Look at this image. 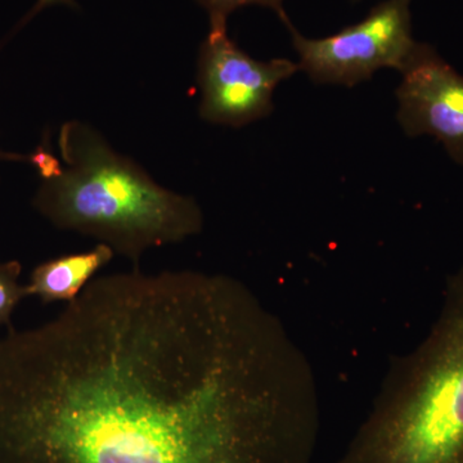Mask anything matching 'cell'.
<instances>
[{
    "mask_svg": "<svg viewBox=\"0 0 463 463\" xmlns=\"http://www.w3.org/2000/svg\"><path fill=\"white\" fill-rule=\"evenodd\" d=\"M58 147L61 161L43 146L26 157L42 179L33 206L54 227L99 240L137 265L147 250L203 231L194 197L158 184L91 125L67 121Z\"/></svg>",
    "mask_w": 463,
    "mask_h": 463,
    "instance_id": "obj_2",
    "label": "cell"
},
{
    "mask_svg": "<svg viewBox=\"0 0 463 463\" xmlns=\"http://www.w3.org/2000/svg\"><path fill=\"white\" fill-rule=\"evenodd\" d=\"M300 71L286 58L250 57L223 29H210L197 58L200 116L206 123L240 128L272 114L273 94Z\"/></svg>",
    "mask_w": 463,
    "mask_h": 463,
    "instance_id": "obj_5",
    "label": "cell"
},
{
    "mask_svg": "<svg viewBox=\"0 0 463 463\" xmlns=\"http://www.w3.org/2000/svg\"><path fill=\"white\" fill-rule=\"evenodd\" d=\"M74 5V2L72 0H38V3H36L35 7L33 8V11L30 12L29 16L26 17V20H29V18H32L35 16L38 12H41L42 9L50 7V5Z\"/></svg>",
    "mask_w": 463,
    "mask_h": 463,
    "instance_id": "obj_10",
    "label": "cell"
},
{
    "mask_svg": "<svg viewBox=\"0 0 463 463\" xmlns=\"http://www.w3.org/2000/svg\"><path fill=\"white\" fill-rule=\"evenodd\" d=\"M398 121L410 137H435L463 165V76L434 48L417 44L401 71Z\"/></svg>",
    "mask_w": 463,
    "mask_h": 463,
    "instance_id": "obj_6",
    "label": "cell"
},
{
    "mask_svg": "<svg viewBox=\"0 0 463 463\" xmlns=\"http://www.w3.org/2000/svg\"><path fill=\"white\" fill-rule=\"evenodd\" d=\"M114 250L99 243L90 251L45 261L33 269L29 285L25 286L26 297H36L43 303H71L114 259Z\"/></svg>",
    "mask_w": 463,
    "mask_h": 463,
    "instance_id": "obj_7",
    "label": "cell"
},
{
    "mask_svg": "<svg viewBox=\"0 0 463 463\" xmlns=\"http://www.w3.org/2000/svg\"><path fill=\"white\" fill-rule=\"evenodd\" d=\"M332 463H463V268L447 279L426 339L399 355Z\"/></svg>",
    "mask_w": 463,
    "mask_h": 463,
    "instance_id": "obj_3",
    "label": "cell"
},
{
    "mask_svg": "<svg viewBox=\"0 0 463 463\" xmlns=\"http://www.w3.org/2000/svg\"><path fill=\"white\" fill-rule=\"evenodd\" d=\"M354 2H356V0H354Z\"/></svg>",
    "mask_w": 463,
    "mask_h": 463,
    "instance_id": "obj_12",
    "label": "cell"
},
{
    "mask_svg": "<svg viewBox=\"0 0 463 463\" xmlns=\"http://www.w3.org/2000/svg\"><path fill=\"white\" fill-rule=\"evenodd\" d=\"M285 25L300 71L316 84L354 87L381 69L401 72L419 44L412 36L411 0L379 3L361 23L326 38H306L291 21Z\"/></svg>",
    "mask_w": 463,
    "mask_h": 463,
    "instance_id": "obj_4",
    "label": "cell"
},
{
    "mask_svg": "<svg viewBox=\"0 0 463 463\" xmlns=\"http://www.w3.org/2000/svg\"><path fill=\"white\" fill-rule=\"evenodd\" d=\"M312 365L245 283L96 277L0 340V463H312Z\"/></svg>",
    "mask_w": 463,
    "mask_h": 463,
    "instance_id": "obj_1",
    "label": "cell"
},
{
    "mask_svg": "<svg viewBox=\"0 0 463 463\" xmlns=\"http://www.w3.org/2000/svg\"><path fill=\"white\" fill-rule=\"evenodd\" d=\"M2 157H5V158H23L21 156H14V155H5V154H0V158Z\"/></svg>",
    "mask_w": 463,
    "mask_h": 463,
    "instance_id": "obj_11",
    "label": "cell"
},
{
    "mask_svg": "<svg viewBox=\"0 0 463 463\" xmlns=\"http://www.w3.org/2000/svg\"><path fill=\"white\" fill-rule=\"evenodd\" d=\"M196 2L209 14L210 29L227 27L230 14L246 5H260V7L272 9L279 14L283 24H288L289 21L283 9V0H196Z\"/></svg>",
    "mask_w": 463,
    "mask_h": 463,
    "instance_id": "obj_8",
    "label": "cell"
},
{
    "mask_svg": "<svg viewBox=\"0 0 463 463\" xmlns=\"http://www.w3.org/2000/svg\"><path fill=\"white\" fill-rule=\"evenodd\" d=\"M21 270L18 261L0 264V325H9L18 303L26 298L25 286L20 283Z\"/></svg>",
    "mask_w": 463,
    "mask_h": 463,
    "instance_id": "obj_9",
    "label": "cell"
}]
</instances>
